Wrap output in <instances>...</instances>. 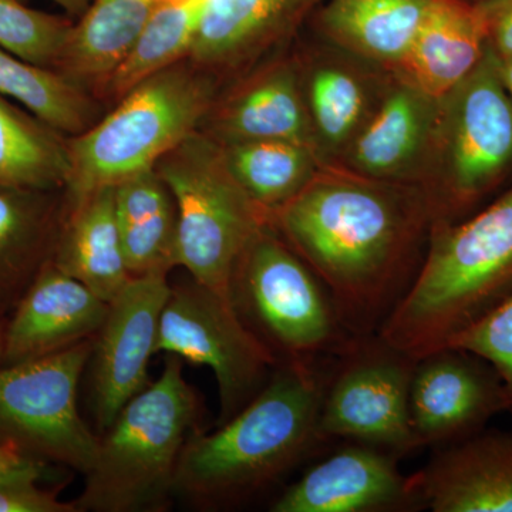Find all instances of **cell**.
I'll use <instances>...</instances> for the list:
<instances>
[{
    "mask_svg": "<svg viewBox=\"0 0 512 512\" xmlns=\"http://www.w3.org/2000/svg\"><path fill=\"white\" fill-rule=\"evenodd\" d=\"M271 222L326 286L346 329L363 338L379 333L412 285L433 212L424 191L322 167Z\"/></svg>",
    "mask_w": 512,
    "mask_h": 512,
    "instance_id": "6da1fadb",
    "label": "cell"
},
{
    "mask_svg": "<svg viewBox=\"0 0 512 512\" xmlns=\"http://www.w3.org/2000/svg\"><path fill=\"white\" fill-rule=\"evenodd\" d=\"M326 376L319 365L279 363L254 399L212 433L184 446L174 494L204 507L247 500L322 446L319 410Z\"/></svg>",
    "mask_w": 512,
    "mask_h": 512,
    "instance_id": "7a4b0ae2",
    "label": "cell"
},
{
    "mask_svg": "<svg viewBox=\"0 0 512 512\" xmlns=\"http://www.w3.org/2000/svg\"><path fill=\"white\" fill-rule=\"evenodd\" d=\"M512 292V188L463 221L434 222L419 272L377 335L420 359Z\"/></svg>",
    "mask_w": 512,
    "mask_h": 512,
    "instance_id": "3957f363",
    "label": "cell"
},
{
    "mask_svg": "<svg viewBox=\"0 0 512 512\" xmlns=\"http://www.w3.org/2000/svg\"><path fill=\"white\" fill-rule=\"evenodd\" d=\"M201 404L185 380L181 359L170 356L156 382L121 409L99 437L84 477L77 511H161L174 495L184 446L198 430Z\"/></svg>",
    "mask_w": 512,
    "mask_h": 512,
    "instance_id": "277c9868",
    "label": "cell"
},
{
    "mask_svg": "<svg viewBox=\"0 0 512 512\" xmlns=\"http://www.w3.org/2000/svg\"><path fill=\"white\" fill-rule=\"evenodd\" d=\"M214 99V82L194 63H175L138 83L109 116L69 137L66 201L156 167L197 131Z\"/></svg>",
    "mask_w": 512,
    "mask_h": 512,
    "instance_id": "5b68a950",
    "label": "cell"
},
{
    "mask_svg": "<svg viewBox=\"0 0 512 512\" xmlns=\"http://www.w3.org/2000/svg\"><path fill=\"white\" fill-rule=\"evenodd\" d=\"M156 171L177 205V266L234 303L239 259L271 217L242 190L221 144L208 134L192 133L158 160Z\"/></svg>",
    "mask_w": 512,
    "mask_h": 512,
    "instance_id": "8992f818",
    "label": "cell"
},
{
    "mask_svg": "<svg viewBox=\"0 0 512 512\" xmlns=\"http://www.w3.org/2000/svg\"><path fill=\"white\" fill-rule=\"evenodd\" d=\"M232 302L279 363L319 365L357 339L343 325L332 296L272 222L256 232L239 259Z\"/></svg>",
    "mask_w": 512,
    "mask_h": 512,
    "instance_id": "52a82bcc",
    "label": "cell"
},
{
    "mask_svg": "<svg viewBox=\"0 0 512 512\" xmlns=\"http://www.w3.org/2000/svg\"><path fill=\"white\" fill-rule=\"evenodd\" d=\"M512 171V100L488 43L483 59L440 99L424 192L434 222H456Z\"/></svg>",
    "mask_w": 512,
    "mask_h": 512,
    "instance_id": "ba28073f",
    "label": "cell"
},
{
    "mask_svg": "<svg viewBox=\"0 0 512 512\" xmlns=\"http://www.w3.org/2000/svg\"><path fill=\"white\" fill-rule=\"evenodd\" d=\"M96 339V338H94ZM94 339L53 355L0 366V440L45 463L86 474L94 436L77 409V389Z\"/></svg>",
    "mask_w": 512,
    "mask_h": 512,
    "instance_id": "9c48e42d",
    "label": "cell"
},
{
    "mask_svg": "<svg viewBox=\"0 0 512 512\" xmlns=\"http://www.w3.org/2000/svg\"><path fill=\"white\" fill-rule=\"evenodd\" d=\"M210 367L220 392L218 424L241 412L279 365L234 303L194 279L171 286L158 330L157 353Z\"/></svg>",
    "mask_w": 512,
    "mask_h": 512,
    "instance_id": "30bf717a",
    "label": "cell"
},
{
    "mask_svg": "<svg viewBox=\"0 0 512 512\" xmlns=\"http://www.w3.org/2000/svg\"><path fill=\"white\" fill-rule=\"evenodd\" d=\"M326 376L319 410L322 443L342 439L396 457L417 450L410 427L409 393L416 357L379 335L353 340Z\"/></svg>",
    "mask_w": 512,
    "mask_h": 512,
    "instance_id": "8fae6325",
    "label": "cell"
},
{
    "mask_svg": "<svg viewBox=\"0 0 512 512\" xmlns=\"http://www.w3.org/2000/svg\"><path fill=\"white\" fill-rule=\"evenodd\" d=\"M507 412L504 387L490 363L467 350L441 348L417 359L409 393L416 447L453 446Z\"/></svg>",
    "mask_w": 512,
    "mask_h": 512,
    "instance_id": "7c38bea8",
    "label": "cell"
},
{
    "mask_svg": "<svg viewBox=\"0 0 512 512\" xmlns=\"http://www.w3.org/2000/svg\"><path fill=\"white\" fill-rule=\"evenodd\" d=\"M171 285L168 274L134 276L113 301L94 339L93 410L104 433L121 409L148 382V363L157 355L161 315Z\"/></svg>",
    "mask_w": 512,
    "mask_h": 512,
    "instance_id": "4fadbf2b",
    "label": "cell"
},
{
    "mask_svg": "<svg viewBox=\"0 0 512 512\" xmlns=\"http://www.w3.org/2000/svg\"><path fill=\"white\" fill-rule=\"evenodd\" d=\"M399 457L350 443L309 468L272 504V512H397L423 510L413 476Z\"/></svg>",
    "mask_w": 512,
    "mask_h": 512,
    "instance_id": "5bb4252c",
    "label": "cell"
},
{
    "mask_svg": "<svg viewBox=\"0 0 512 512\" xmlns=\"http://www.w3.org/2000/svg\"><path fill=\"white\" fill-rule=\"evenodd\" d=\"M439 110L440 100L399 76L384 89L372 116L340 158V168L386 184L426 180Z\"/></svg>",
    "mask_w": 512,
    "mask_h": 512,
    "instance_id": "9a60e30c",
    "label": "cell"
},
{
    "mask_svg": "<svg viewBox=\"0 0 512 512\" xmlns=\"http://www.w3.org/2000/svg\"><path fill=\"white\" fill-rule=\"evenodd\" d=\"M109 306L50 262L6 319L2 365L40 359L96 338Z\"/></svg>",
    "mask_w": 512,
    "mask_h": 512,
    "instance_id": "2e32d148",
    "label": "cell"
},
{
    "mask_svg": "<svg viewBox=\"0 0 512 512\" xmlns=\"http://www.w3.org/2000/svg\"><path fill=\"white\" fill-rule=\"evenodd\" d=\"M413 477L423 510L512 512V431L484 429L440 448Z\"/></svg>",
    "mask_w": 512,
    "mask_h": 512,
    "instance_id": "e0dca14e",
    "label": "cell"
},
{
    "mask_svg": "<svg viewBox=\"0 0 512 512\" xmlns=\"http://www.w3.org/2000/svg\"><path fill=\"white\" fill-rule=\"evenodd\" d=\"M66 212L64 191L0 183V318H9L53 261Z\"/></svg>",
    "mask_w": 512,
    "mask_h": 512,
    "instance_id": "ac0fdd59",
    "label": "cell"
},
{
    "mask_svg": "<svg viewBox=\"0 0 512 512\" xmlns=\"http://www.w3.org/2000/svg\"><path fill=\"white\" fill-rule=\"evenodd\" d=\"M488 46L480 10L463 0H431L399 74L440 100L476 69Z\"/></svg>",
    "mask_w": 512,
    "mask_h": 512,
    "instance_id": "d6986e66",
    "label": "cell"
},
{
    "mask_svg": "<svg viewBox=\"0 0 512 512\" xmlns=\"http://www.w3.org/2000/svg\"><path fill=\"white\" fill-rule=\"evenodd\" d=\"M52 262L106 302L130 282L133 276L121 245L114 187L66 201Z\"/></svg>",
    "mask_w": 512,
    "mask_h": 512,
    "instance_id": "ffe728a7",
    "label": "cell"
},
{
    "mask_svg": "<svg viewBox=\"0 0 512 512\" xmlns=\"http://www.w3.org/2000/svg\"><path fill=\"white\" fill-rule=\"evenodd\" d=\"M208 136L222 146L292 141L316 150L299 73L281 64L256 77L222 107Z\"/></svg>",
    "mask_w": 512,
    "mask_h": 512,
    "instance_id": "44dd1931",
    "label": "cell"
},
{
    "mask_svg": "<svg viewBox=\"0 0 512 512\" xmlns=\"http://www.w3.org/2000/svg\"><path fill=\"white\" fill-rule=\"evenodd\" d=\"M316 0H207L190 50L192 63L227 67L292 29Z\"/></svg>",
    "mask_w": 512,
    "mask_h": 512,
    "instance_id": "7402d4cb",
    "label": "cell"
},
{
    "mask_svg": "<svg viewBox=\"0 0 512 512\" xmlns=\"http://www.w3.org/2000/svg\"><path fill=\"white\" fill-rule=\"evenodd\" d=\"M158 5L156 0H93L74 23L56 73L86 92H100L130 55Z\"/></svg>",
    "mask_w": 512,
    "mask_h": 512,
    "instance_id": "603a6c76",
    "label": "cell"
},
{
    "mask_svg": "<svg viewBox=\"0 0 512 512\" xmlns=\"http://www.w3.org/2000/svg\"><path fill=\"white\" fill-rule=\"evenodd\" d=\"M114 201L130 275L170 274L177 266L178 212L156 167L114 185Z\"/></svg>",
    "mask_w": 512,
    "mask_h": 512,
    "instance_id": "cb8c5ba5",
    "label": "cell"
},
{
    "mask_svg": "<svg viewBox=\"0 0 512 512\" xmlns=\"http://www.w3.org/2000/svg\"><path fill=\"white\" fill-rule=\"evenodd\" d=\"M320 161L342 158L384 92L365 73L340 60H319L301 77Z\"/></svg>",
    "mask_w": 512,
    "mask_h": 512,
    "instance_id": "d4e9b609",
    "label": "cell"
},
{
    "mask_svg": "<svg viewBox=\"0 0 512 512\" xmlns=\"http://www.w3.org/2000/svg\"><path fill=\"white\" fill-rule=\"evenodd\" d=\"M431 0H328L320 13L326 35L352 55L399 69Z\"/></svg>",
    "mask_w": 512,
    "mask_h": 512,
    "instance_id": "484cf974",
    "label": "cell"
},
{
    "mask_svg": "<svg viewBox=\"0 0 512 512\" xmlns=\"http://www.w3.org/2000/svg\"><path fill=\"white\" fill-rule=\"evenodd\" d=\"M69 175V137L0 94V183L59 191Z\"/></svg>",
    "mask_w": 512,
    "mask_h": 512,
    "instance_id": "4316f807",
    "label": "cell"
},
{
    "mask_svg": "<svg viewBox=\"0 0 512 512\" xmlns=\"http://www.w3.org/2000/svg\"><path fill=\"white\" fill-rule=\"evenodd\" d=\"M222 150L237 183L269 217L292 201L323 167L315 148L292 141H252Z\"/></svg>",
    "mask_w": 512,
    "mask_h": 512,
    "instance_id": "83f0119b",
    "label": "cell"
},
{
    "mask_svg": "<svg viewBox=\"0 0 512 512\" xmlns=\"http://www.w3.org/2000/svg\"><path fill=\"white\" fill-rule=\"evenodd\" d=\"M0 94L25 107L67 137L93 126L97 104L62 74L20 59L0 47Z\"/></svg>",
    "mask_w": 512,
    "mask_h": 512,
    "instance_id": "f1b7e54d",
    "label": "cell"
},
{
    "mask_svg": "<svg viewBox=\"0 0 512 512\" xmlns=\"http://www.w3.org/2000/svg\"><path fill=\"white\" fill-rule=\"evenodd\" d=\"M205 2L160 3L141 30L130 55L100 92L121 100L138 83L190 55Z\"/></svg>",
    "mask_w": 512,
    "mask_h": 512,
    "instance_id": "f546056e",
    "label": "cell"
},
{
    "mask_svg": "<svg viewBox=\"0 0 512 512\" xmlns=\"http://www.w3.org/2000/svg\"><path fill=\"white\" fill-rule=\"evenodd\" d=\"M74 26L69 16L29 8L22 0H0V47L56 72Z\"/></svg>",
    "mask_w": 512,
    "mask_h": 512,
    "instance_id": "4dcf8cb0",
    "label": "cell"
},
{
    "mask_svg": "<svg viewBox=\"0 0 512 512\" xmlns=\"http://www.w3.org/2000/svg\"><path fill=\"white\" fill-rule=\"evenodd\" d=\"M444 348L467 350L490 363L503 383L507 412H512V292Z\"/></svg>",
    "mask_w": 512,
    "mask_h": 512,
    "instance_id": "1f68e13d",
    "label": "cell"
},
{
    "mask_svg": "<svg viewBox=\"0 0 512 512\" xmlns=\"http://www.w3.org/2000/svg\"><path fill=\"white\" fill-rule=\"evenodd\" d=\"M39 478L0 480V512H79L74 503H64L55 491L43 488Z\"/></svg>",
    "mask_w": 512,
    "mask_h": 512,
    "instance_id": "d6a6232c",
    "label": "cell"
},
{
    "mask_svg": "<svg viewBox=\"0 0 512 512\" xmlns=\"http://www.w3.org/2000/svg\"><path fill=\"white\" fill-rule=\"evenodd\" d=\"M477 8L487 28L488 43L500 59H511L512 0H481Z\"/></svg>",
    "mask_w": 512,
    "mask_h": 512,
    "instance_id": "836d02e7",
    "label": "cell"
},
{
    "mask_svg": "<svg viewBox=\"0 0 512 512\" xmlns=\"http://www.w3.org/2000/svg\"><path fill=\"white\" fill-rule=\"evenodd\" d=\"M52 474V466L30 456L15 444L0 440V480L9 478H39L46 480Z\"/></svg>",
    "mask_w": 512,
    "mask_h": 512,
    "instance_id": "e575fe53",
    "label": "cell"
},
{
    "mask_svg": "<svg viewBox=\"0 0 512 512\" xmlns=\"http://www.w3.org/2000/svg\"><path fill=\"white\" fill-rule=\"evenodd\" d=\"M22 2H25V0H22ZM52 2L62 8L70 19H80L90 8L93 0H52Z\"/></svg>",
    "mask_w": 512,
    "mask_h": 512,
    "instance_id": "d590c367",
    "label": "cell"
},
{
    "mask_svg": "<svg viewBox=\"0 0 512 512\" xmlns=\"http://www.w3.org/2000/svg\"><path fill=\"white\" fill-rule=\"evenodd\" d=\"M498 70H500L501 80L508 96L512 100V57L511 59H500L498 57Z\"/></svg>",
    "mask_w": 512,
    "mask_h": 512,
    "instance_id": "8d00e7d4",
    "label": "cell"
},
{
    "mask_svg": "<svg viewBox=\"0 0 512 512\" xmlns=\"http://www.w3.org/2000/svg\"><path fill=\"white\" fill-rule=\"evenodd\" d=\"M3 332H5V320L0 318V366L3 363Z\"/></svg>",
    "mask_w": 512,
    "mask_h": 512,
    "instance_id": "74e56055",
    "label": "cell"
},
{
    "mask_svg": "<svg viewBox=\"0 0 512 512\" xmlns=\"http://www.w3.org/2000/svg\"><path fill=\"white\" fill-rule=\"evenodd\" d=\"M158 3H177V2H185V0H156Z\"/></svg>",
    "mask_w": 512,
    "mask_h": 512,
    "instance_id": "f35d334b",
    "label": "cell"
}]
</instances>
